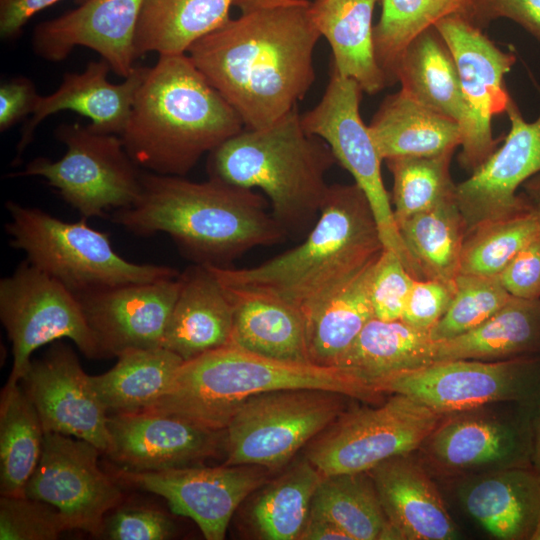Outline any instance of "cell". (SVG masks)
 I'll return each instance as SVG.
<instances>
[{
  "mask_svg": "<svg viewBox=\"0 0 540 540\" xmlns=\"http://www.w3.org/2000/svg\"><path fill=\"white\" fill-rule=\"evenodd\" d=\"M225 290L234 307L229 344L279 361L310 363L299 310L270 297Z\"/></svg>",
  "mask_w": 540,
  "mask_h": 540,
  "instance_id": "4dcf8cb0",
  "label": "cell"
},
{
  "mask_svg": "<svg viewBox=\"0 0 540 540\" xmlns=\"http://www.w3.org/2000/svg\"><path fill=\"white\" fill-rule=\"evenodd\" d=\"M362 92L354 79L332 67L322 98L301 115V123L307 133L326 142L336 161L353 176L370 204L384 248L393 251L415 279H423L399 234L381 175L382 159L360 115Z\"/></svg>",
  "mask_w": 540,
  "mask_h": 540,
  "instance_id": "7c38bea8",
  "label": "cell"
},
{
  "mask_svg": "<svg viewBox=\"0 0 540 540\" xmlns=\"http://www.w3.org/2000/svg\"><path fill=\"white\" fill-rule=\"evenodd\" d=\"M310 510L327 517L350 540L396 539L368 472L323 475Z\"/></svg>",
  "mask_w": 540,
  "mask_h": 540,
  "instance_id": "f35d334b",
  "label": "cell"
},
{
  "mask_svg": "<svg viewBox=\"0 0 540 540\" xmlns=\"http://www.w3.org/2000/svg\"><path fill=\"white\" fill-rule=\"evenodd\" d=\"M384 249L362 190L355 183L333 184L315 224L297 247L251 268L204 265L225 289L270 297L304 315L374 262Z\"/></svg>",
  "mask_w": 540,
  "mask_h": 540,
  "instance_id": "3957f363",
  "label": "cell"
},
{
  "mask_svg": "<svg viewBox=\"0 0 540 540\" xmlns=\"http://www.w3.org/2000/svg\"><path fill=\"white\" fill-rule=\"evenodd\" d=\"M0 318L12 344L10 381L20 382L35 350L62 338L103 358L76 295L27 260L0 281Z\"/></svg>",
  "mask_w": 540,
  "mask_h": 540,
  "instance_id": "5bb4252c",
  "label": "cell"
},
{
  "mask_svg": "<svg viewBox=\"0 0 540 540\" xmlns=\"http://www.w3.org/2000/svg\"><path fill=\"white\" fill-rule=\"evenodd\" d=\"M119 483L161 496L173 514L193 520L207 540L225 538L240 504L266 483L253 465H201L162 471H130L118 468Z\"/></svg>",
  "mask_w": 540,
  "mask_h": 540,
  "instance_id": "e0dca14e",
  "label": "cell"
},
{
  "mask_svg": "<svg viewBox=\"0 0 540 540\" xmlns=\"http://www.w3.org/2000/svg\"><path fill=\"white\" fill-rule=\"evenodd\" d=\"M445 415L392 394L378 407L346 409L306 445L305 457L323 475L368 472L418 450Z\"/></svg>",
  "mask_w": 540,
  "mask_h": 540,
  "instance_id": "9c48e42d",
  "label": "cell"
},
{
  "mask_svg": "<svg viewBox=\"0 0 540 540\" xmlns=\"http://www.w3.org/2000/svg\"><path fill=\"white\" fill-rule=\"evenodd\" d=\"M100 453L88 441L45 432L24 495L54 506L71 530L100 537L105 517L123 500L119 483L98 465Z\"/></svg>",
  "mask_w": 540,
  "mask_h": 540,
  "instance_id": "2e32d148",
  "label": "cell"
},
{
  "mask_svg": "<svg viewBox=\"0 0 540 540\" xmlns=\"http://www.w3.org/2000/svg\"><path fill=\"white\" fill-rule=\"evenodd\" d=\"M368 128L382 160L454 152L462 140L458 122L401 89L385 97Z\"/></svg>",
  "mask_w": 540,
  "mask_h": 540,
  "instance_id": "83f0119b",
  "label": "cell"
},
{
  "mask_svg": "<svg viewBox=\"0 0 540 540\" xmlns=\"http://www.w3.org/2000/svg\"><path fill=\"white\" fill-rule=\"evenodd\" d=\"M294 388L330 390L357 400L380 395L367 382L340 368L279 361L228 344L183 362L167 391L145 410L225 430L249 398Z\"/></svg>",
  "mask_w": 540,
  "mask_h": 540,
  "instance_id": "8992f818",
  "label": "cell"
},
{
  "mask_svg": "<svg viewBox=\"0 0 540 540\" xmlns=\"http://www.w3.org/2000/svg\"><path fill=\"white\" fill-rule=\"evenodd\" d=\"M336 159L321 138L307 133L297 106L272 124L244 128L209 153V178L261 189L286 234L314 225L329 185L325 176Z\"/></svg>",
  "mask_w": 540,
  "mask_h": 540,
  "instance_id": "5b68a950",
  "label": "cell"
},
{
  "mask_svg": "<svg viewBox=\"0 0 540 540\" xmlns=\"http://www.w3.org/2000/svg\"><path fill=\"white\" fill-rule=\"evenodd\" d=\"M401 90L459 125L465 104L454 57L434 26L415 37L403 51L395 70ZM461 128V127H460Z\"/></svg>",
  "mask_w": 540,
  "mask_h": 540,
  "instance_id": "836d02e7",
  "label": "cell"
},
{
  "mask_svg": "<svg viewBox=\"0 0 540 540\" xmlns=\"http://www.w3.org/2000/svg\"><path fill=\"white\" fill-rule=\"evenodd\" d=\"M434 27L448 45L458 70L465 118L461 124L460 165L477 169L496 149L492 118L506 113L513 100L505 76L516 62L512 52L497 47L481 28L461 14L448 15Z\"/></svg>",
  "mask_w": 540,
  "mask_h": 540,
  "instance_id": "9a60e30c",
  "label": "cell"
},
{
  "mask_svg": "<svg viewBox=\"0 0 540 540\" xmlns=\"http://www.w3.org/2000/svg\"><path fill=\"white\" fill-rule=\"evenodd\" d=\"M180 275L75 294L103 358L161 347Z\"/></svg>",
  "mask_w": 540,
  "mask_h": 540,
  "instance_id": "44dd1931",
  "label": "cell"
},
{
  "mask_svg": "<svg viewBox=\"0 0 540 540\" xmlns=\"http://www.w3.org/2000/svg\"><path fill=\"white\" fill-rule=\"evenodd\" d=\"M382 11L373 29L375 57L387 85L396 83L397 63L408 44L440 19L461 14L468 18L467 0H381Z\"/></svg>",
  "mask_w": 540,
  "mask_h": 540,
  "instance_id": "ab89813d",
  "label": "cell"
},
{
  "mask_svg": "<svg viewBox=\"0 0 540 540\" xmlns=\"http://www.w3.org/2000/svg\"><path fill=\"white\" fill-rule=\"evenodd\" d=\"M60 0H0V36L16 38L28 20L41 10ZM83 3L86 0H77Z\"/></svg>",
  "mask_w": 540,
  "mask_h": 540,
  "instance_id": "816d5d0a",
  "label": "cell"
},
{
  "mask_svg": "<svg viewBox=\"0 0 540 540\" xmlns=\"http://www.w3.org/2000/svg\"><path fill=\"white\" fill-rule=\"evenodd\" d=\"M540 355V299L512 298L474 329L433 341V363Z\"/></svg>",
  "mask_w": 540,
  "mask_h": 540,
  "instance_id": "f1b7e54d",
  "label": "cell"
},
{
  "mask_svg": "<svg viewBox=\"0 0 540 540\" xmlns=\"http://www.w3.org/2000/svg\"><path fill=\"white\" fill-rule=\"evenodd\" d=\"M539 232L540 219L533 207L476 228L464 240L459 274L498 277Z\"/></svg>",
  "mask_w": 540,
  "mask_h": 540,
  "instance_id": "b9f144b4",
  "label": "cell"
},
{
  "mask_svg": "<svg viewBox=\"0 0 540 540\" xmlns=\"http://www.w3.org/2000/svg\"><path fill=\"white\" fill-rule=\"evenodd\" d=\"M379 0H314L312 22L332 50L333 66L373 95L387 87L377 63L373 41V13Z\"/></svg>",
  "mask_w": 540,
  "mask_h": 540,
  "instance_id": "4316f807",
  "label": "cell"
},
{
  "mask_svg": "<svg viewBox=\"0 0 540 540\" xmlns=\"http://www.w3.org/2000/svg\"><path fill=\"white\" fill-rule=\"evenodd\" d=\"M71 530L52 505L23 496L0 497L1 540H54Z\"/></svg>",
  "mask_w": 540,
  "mask_h": 540,
  "instance_id": "ee69618b",
  "label": "cell"
},
{
  "mask_svg": "<svg viewBox=\"0 0 540 540\" xmlns=\"http://www.w3.org/2000/svg\"><path fill=\"white\" fill-rule=\"evenodd\" d=\"M507 18L540 42V0H475L469 20L479 26Z\"/></svg>",
  "mask_w": 540,
  "mask_h": 540,
  "instance_id": "681fc988",
  "label": "cell"
},
{
  "mask_svg": "<svg viewBox=\"0 0 540 540\" xmlns=\"http://www.w3.org/2000/svg\"><path fill=\"white\" fill-rule=\"evenodd\" d=\"M136 203L112 221L138 236L168 234L196 264L228 267L248 250L280 243L286 232L252 189L209 178L141 172Z\"/></svg>",
  "mask_w": 540,
  "mask_h": 540,
  "instance_id": "7a4b0ae2",
  "label": "cell"
},
{
  "mask_svg": "<svg viewBox=\"0 0 540 540\" xmlns=\"http://www.w3.org/2000/svg\"><path fill=\"white\" fill-rule=\"evenodd\" d=\"M143 1L86 0L76 9L38 24L32 37L34 52L58 62L75 47H87L126 78L135 68L134 39Z\"/></svg>",
  "mask_w": 540,
  "mask_h": 540,
  "instance_id": "7402d4cb",
  "label": "cell"
},
{
  "mask_svg": "<svg viewBox=\"0 0 540 540\" xmlns=\"http://www.w3.org/2000/svg\"><path fill=\"white\" fill-rule=\"evenodd\" d=\"M244 128L236 110L184 53L160 55L148 69L120 138L137 166L183 177L205 153Z\"/></svg>",
  "mask_w": 540,
  "mask_h": 540,
  "instance_id": "277c9868",
  "label": "cell"
},
{
  "mask_svg": "<svg viewBox=\"0 0 540 540\" xmlns=\"http://www.w3.org/2000/svg\"><path fill=\"white\" fill-rule=\"evenodd\" d=\"M538 90L540 92V87ZM510 129L497 148L471 176L456 184L455 198L464 220L466 236L488 223L529 211L532 206L520 186L540 173V113L524 119L514 100L507 108Z\"/></svg>",
  "mask_w": 540,
  "mask_h": 540,
  "instance_id": "ac0fdd59",
  "label": "cell"
},
{
  "mask_svg": "<svg viewBox=\"0 0 540 540\" xmlns=\"http://www.w3.org/2000/svg\"><path fill=\"white\" fill-rule=\"evenodd\" d=\"M498 278L512 296L540 299V232L519 251Z\"/></svg>",
  "mask_w": 540,
  "mask_h": 540,
  "instance_id": "c3c4849f",
  "label": "cell"
},
{
  "mask_svg": "<svg viewBox=\"0 0 540 540\" xmlns=\"http://www.w3.org/2000/svg\"><path fill=\"white\" fill-rule=\"evenodd\" d=\"M176 526L163 511L150 506L119 505L104 519L100 538L109 540H167Z\"/></svg>",
  "mask_w": 540,
  "mask_h": 540,
  "instance_id": "bcb514c9",
  "label": "cell"
},
{
  "mask_svg": "<svg viewBox=\"0 0 540 540\" xmlns=\"http://www.w3.org/2000/svg\"><path fill=\"white\" fill-rule=\"evenodd\" d=\"M467 1H468V2L470 3V5H471V8H470V12H471V9H472V6H473L475 0H467ZM469 15H470V13H469ZM468 18H469V16H468ZM468 18H467V19H468Z\"/></svg>",
  "mask_w": 540,
  "mask_h": 540,
  "instance_id": "680465c9",
  "label": "cell"
},
{
  "mask_svg": "<svg viewBox=\"0 0 540 540\" xmlns=\"http://www.w3.org/2000/svg\"><path fill=\"white\" fill-rule=\"evenodd\" d=\"M522 195L533 207L540 206V173L533 176L523 184Z\"/></svg>",
  "mask_w": 540,
  "mask_h": 540,
  "instance_id": "db71d44e",
  "label": "cell"
},
{
  "mask_svg": "<svg viewBox=\"0 0 540 540\" xmlns=\"http://www.w3.org/2000/svg\"><path fill=\"white\" fill-rule=\"evenodd\" d=\"M454 152L433 156H397L386 159L393 176L392 202L396 223L455 198L450 176Z\"/></svg>",
  "mask_w": 540,
  "mask_h": 540,
  "instance_id": "60d3db41",
  "label": "cell"
},
{
  "mask_svg": "<svg viewBox=\"0 0 540 540\" xmlns=\"http://www.w3.org/2000/svg\"><path fill=\"white\" fill-rule=\"evenodd\" d=\"M396 224L408 253L425 279L455 280L460 273L466 238L456 198Z\"/></svg>",
  "mask_w": 540,
  "mask_h": 540,
  "instance_id": "74e56055",
  "label": "cell"
},
{
  "mask_svg": "<svg viewBox=\"0 0 540 540\" xmlns=\"http://www.w3.org/2000/svg\"><path fill=\"white\" fill-rule=\"evenodd\" d=\"M235 0H144L134 46L136 57L184 54L230 18Z\"/></svg>",
  "mask_w": 540,
  "mask_h": 540,
  "instance_id": "1f68e13d",
  "label": "cell"
},
{
  "mask_svg": "<svg viewBox=\"0 0 540 540\" xmlns=\"http://www.w3.org/2000/svg\"><path fill=\"white\" fill-rule=\"evenodd\" d=\"M375 389L411 397L442 414L502 403L540 410V355L434 362L381 379Z\"/></svg>",
  "mask_w": 540,
  "mask_h": 540,
  "instance_id": "8fae6325",
  "label": "cell"
},
{
  "mask_svg": "<svg viewBox=\"0 0 540 540\" xmlns=\"http://www.w3.org/2000/svg\"><path fill=\"white\" fill-rule=\"evenodd\" d=\"M20 384L35 406L44 432L88 441L106 454L111 441L109 413L70 346L53 342L40 359L31 361Z\"/></svg>",
  "mask_w": 540,
  "mask_h": 540,
  "instance_id": "d6986e66",
  "label": "cell"
},
{
  "mask_svg": "<svg viewBox=\"0 0 540 540\" xmlns=\"http://www.w3.org/2000/svg\"><path fill=\"white\" fill-rule=\"evenodd\" d=\"M44 429L20 382L8 380L0 397V494L23 496L41 456Z\"/></svg>",
  "mask_w": 540,
  "mask_h": 540,
  "instance_id": "8d00e7d4",
  "label": "cell"
},
{
  "mask_svg": "<svg viewBox=\"0 0 540 540\" xmlns=\"http://www.w3.org/2000/svg\"><path fill=\"white\" fill-rule=\"evenodd\" d=\"M309 5L307 0H289L244 12L187 51L245 128L272 124L312 86L313 52L321 35Z\"/></svg>",
  "mask_w": 540,
  "mask_h": 540,
  "instance_id": "6da1fadb",
  "label": "cell"
},
{
  "mask_svg": "<svg viewBox=\"0 0 540 540\" xmlns=\"http://www.w3.org/2000/svg\"><path fill=\"white\" fill-rule=\"evenodd\" d=\"M350 540L349 536L327 517L310 510L299 540Z\"/></svg>",
  "mask_w": 540,
  "mask_h": 540,
  "instance_id": "f5cc1de1",
  "label": "cell"
},
{
  "mask_svg": "<svg viewBox=\"0 0 540 540\" xmlns=\"http://www.w3.org/2000/svg\"><path fill=\"white\" fill-rule=\"evenodd\" d=\"M432 363L433 340L428 332L413 328L402 320L383 321L373 317L334 367L375 389L376 382L381 379Z\"/></svg>",
  "mask_w": 540,
  "mask_h": 540,
  "instance_id": "f546056e",
  "label": "cell"
},
{
  "mask_svg": "<svg viewBox=\"0 0 540 540\" xmlns=\"http://www.w3.org/2000/svg\"><path fill=\"white\" fill-rule=\"evenodd\" d=\"M323 474L306 458L264 483L248 510L254 534L264 540H299Z\"/></svg>",
  "mask_w": 540,
  "mask_h": 540,
  "instance_id": "d590c367",
  "label": "cell"
},
{
  "mask_svg": "<svg viewBox=\"0 0 540 540\" xmlns=\"http://www.w3.org/2000/svg\"><path fill=\"white\" fill-rule=\"evenodd\" d=\"M414 280L399 257L384 249L375 262L370 281L374 318L401 320Z\"/></svg>",
  "mask_w": 540,
  "mask_h": 540,
  "instance_id": "f6af8a7d",
  "label": "cell"
},
{
  "mask_svg": "<svg viewBox=\"0 0 540 540\" xmlns=\"http://www.w3.org/2000/svg\"><path fill=\"white\" fill-rule=\"evenodd\" d=\"M148 69L135 67L119 84L107 80L111 68L103 59L90 62L81 73H66L54 93L39 96L31 119L23 127L16 160L32 141L40 122L59 111L69 110L88 118V128L94 132L120 136Z\"/></svg>",
  "mask_w": 540,
  "mask_h": 540,
  "instance_id": "603a6c76",
  "label": "cell"
},
{
  "mask_svg": "<svg viewBox=\"0 0 540 540\" xmlns=\"http://www.w3.org/2000/svg\"><path fill=\"white\" fill-rule=\"evenodd\" d=\"M40 95L27 78L18 77L0 85V131L4 132L32 114Z\"/></svg>",
  "mask_w": 540,
  "mask_h": 540,
  "instance_id": "f907efd6",
  "label": "cell"
},
{
  "mask_svg": "<svg viewBox=\"0 0 540 540\" xmlns=\"http://www.w3.org/2000/svg\"><path fill=\"white\" fill-rule=\"evenodd\" d=\"M410 454L368 471L396 539L453 540L458 528L423 466Z\"/></svg>",
  "mask_w": 540,
  "mask_h": 540,
  "instance_id": "cb8c5ba5",
  "label": "cell"
},
{
  "mask_svg": "<svg viewBox=\"0 0 540 540\" xmlns=\"http://www.w3.org/2000/svg\"><path fill=\"white\" fill-rule=\"evenodd\" d=\"M529 540H540V517L531 533Z\"/></svg>",
  "mask_w": 540,
  "mask_h": 540,
  "instance_id": "6f0895ef",
  "label": "cell"
},
{
  "mask_svg": "<svg viewBox=\"0 0 540 540\" xmlns=\"http://www.w3.org/2000/svg\"><path fill=\"white\" fill-rule=\"evenodd\" d=\"M6 209L10 245L74 294L180 275L171 267L124 259L113 249L109 235L88 226L85 218L67 222L14 201H8Z\"/></svg>",
  "mask_w": 540,
  "mask_h": 540,
  "instance_id": "52a82bcc",
  "label": "cell"
},
{
  "mask_svg": "<svg viewBox=\"0 0 540 540\" xmlns=\"http://www.w3.org/2000/svg\"><path fill=\"white\" fill-rule=\"evenodd\" d=\"M56 136L66 146L57 161L38 157L17 176H40L83 218L133 206L141 194V172L118 135L62 124Z\"/></svg>",
  "mask_w": 540,
  "mask_h": 540,
  "instance_id": "30bf717a",
  "label": "cell"
},
{
  "mask_svg": "<svg viewBox=\"0 0 540 540\" xmlns=\"http://www.w3.org/2000/svg\"><path fill=\"white\" fill-rule=\"evenodd\" d=\"M377 259L318 306L302 315L310 363L334 367L363 327L374 317L370 281Z\"/></svg>",
  "mask_w": 540,
  "mask_h": 540,
  "instance_id": "d6a6232c",
  "label": "cell"
},
{
  "mask_svg": "<svg viewBox=\"0 0 540 540\" xmlns=\"http://www.w3.org/2000/svg\"><path fill=\"white\" fill-rule=\"evenodd\" d=\"M180 289L161 347L184 362L228 345L233 302L211 270L196 264L180 274Z\"/></svg>",
  "mask_w": 540,
  "mask_h": 540,
  "instance_id": "d4e9b609",
  "label": "cell"
},
{
  "mask_svg": "<svg viewBox=\"0 0 540 540\" xmlns=\"http://www.w3.org/2000/svg\"><path fill=\"white\" fill-rule=\"evenodd\" d=\"M458 497L494 538L529 540L540 517V474L533 467H514L469 475Z\"/></svg>",
  "mask_w": 540,
  "mask_h": 540,
  "instance_id": "484cf974",
  "label": "cell"
},
{
  "mask_svg": "<svg viewBox=\"0 0 540 540\" xmlns=\"http://www.w3.org/2000/svg\"><path fill=\"white\" fill-rule=\"evenodd\" d=\"M287 1L289 0H235L234 6L238 7L244 13L257 8L282 4Z\"/></svg>",
  "mask_w": 540,
  "mask_h": 540,
  "instance_id": "11a10c76",
  "label": "cell"
},
{
  "mask_svg": "<svg viewBox=\"0 0 540 540\" xmlns=\"http://www.w3.org/2000/svg\"><path fill=\"white\" fill-rule=\"evenodd\" d=\"M455 280L415 279L401 320L430 333L448 310L455 294Z\"/></svg>",
  "mask_w": 540,
  "mask_h": 540,
  "instance_id": "7dc6e473",
  "label": "cell"
},
{
  "mask_svg": "<svg viewBox=\"0 0 540 540\" xmlns=\"http://www.w3.org/2000/svg\"><path fill=\"white\" fill-rule=\"evenodd\" d=\"M107 372L90 375L91 385L109 414L145 410L169 388L183 360L163 348L129 349Z\"/></svg>",
  "mask_w": 540,
  "mask_h": 540,
  "instance_id": "e575fe53",
  "label": "cell"
},
{
  "mask_svg": "<svg viewBox=\"0 0 540 540\" xmlns=\"http://www.w3.org/2000/svg\"><path fill=\"white\" fill-rule=\"evenodd\" d=\"M490 407L446 414L418 449L424 461L446 475L532 467L534 423L540 410L520 404Z\"/></svg>",
  "mask_w": 540,
  "mask_h": 540,
  "instance_id": "4fadbf2b",
  "label": "cell"
},
{
  "mask_svg": "<svg viewBox=\"0 0 540 540\" xmlns=\"http://www.w3.org/2000/svg\"><path fill=\"white\" fill-rule=\"evenodd\" d=\"M351 397L314 388L279 389L249 398L225 428V465L277 469L334 422Z\"/></svg>",
  "mask_w": 540,
  "mask_h": 540,
  "instance_id": "ba28073f",
  "label": "cell"
},
{
  "mask_svg": "<svg viewBox=\"0 0 540 540\" xmlns=\"http://www.w3.org/2000/svg\"><path fill=\"white\" fill-rule=\"evenodd\" d=\"M532 207H533V206H532ZM533 208L537 211V213H538V215H539V219H540V206H539V207H533Z\"/></svg>",
  "mask_w": 540,
  "mask_h": 540,
  "instance_id": "91938a15",
  "label": "cell"
},
{
  "mask_svg": "<svg viewBox=\"0 0 540 540\" xmlns=\"http://www.w3.org/2000/svg\"><path fill=\"white\" fill-rule=\"evenodd\" d=\"M106 452L119 468L162 471L196 466L224 448L225 430L152 410L109 414Z\"/></svg>",
  "mask_w": 540,
  "mask_h": 540,
  "instance_id": "ffe728a7",
  "label": "cell"
},
{
  "mask_svg": "<svg viewBox=\"0 0 540 540\" xmlns=\"http://www.w3.org/2000/svg\"><path fill=\"white\" fill-rule=\"evenodd\" d=\"M532 467L540 474V411L534 423Z\"/></svg>",
  "mask_w": 540,
  "mask_h": 540,
  "instance_id": "9f6ffc18",
  "label": "cell"
},
{
  "mask_svg": "<svg viewBox=\"0 0 540 540\" xmlns=\"http://www.w3.org/2000/svg\"><path fill=\"white\" fill-rule=\"evenodd\" d=\"M455 286L448 310L429 333L433 341L450 339L474 329L512 298L498 277L459 274Z\"/></svg>",
  "mask_w": 540,
  "mask_h": 540,
  "instance_id": "7bdbcfd3",
  "label": "cell"
}]
</instances>
